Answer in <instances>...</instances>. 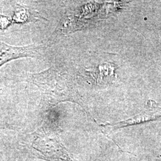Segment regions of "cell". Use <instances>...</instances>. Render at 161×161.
Here are the masks:
<instances>
[{"instance_id":"6da1fadb","label":"cell","mask_w":161,"mask_h":161,"mask_svg":"<svg viewBox=\"0 0 161 161\" xmlns=\"http://www.w3.org/2000/svg\"><path fill=\"white\" fill-rule=\"evenodd\" d=\"M18 81L26 82L36 86L42 101L48 104L53 106L67 101L80 102L73 76L63 68L52 67L38 73L25 72L19 76Z\"/></svg>"},{"instance_id":"7a4b0ae2","label":"cell","mask_w":161,"mask_h":161,"mask_svg":"<svg viewBox=\"0 0 161 161\" xmlns=\"http://www.w3.org/2000/svg\"><path fill=\"white\" fill-rule=\"evenodd\" d=\"M23 144L31 154L41 159L50 161H74L57 136L45 128H41L29 135Z\"/></svg>"},{"instance_id":"3957f363","label":"cell","mask_w":161,"mask_h":161,"mask_svg":"<svg viewBox=\"0 0 161 161\" xmlns=\"http://www.w3.org/2000/svg\"><path fill=\"white\" fill-rule=\"evenodd\" d=\"M44 45L31 44L26 46L15 47L0 41V67L13 60L20 58H40Z\"/></svg>"},{"instance_id":"277c9868","label":"cell","mask_w":161,"mask_h":161,"mask_svg":"<svg viewBox=\"0 0 161 161\" xmlns=\"http://www.w3.org/2000/svg\"><path fill=\"white\" fill-rule=\"evenodd\" d=\"M13 7L14 12L12 18L13 23L24 24L34 22L42 18L44 19L38 12L28 6L16 3Z\"/></svg>"},{"instance_id":"5b68a950","label":"cell","mask_w":161,"mask_h":161,"mask_svg":"<svg viewBox=\"0 0 161 161\" xmlns=\"http://www.w3.org/2000/svg\"><path fill=\"white\" fill-rule=\"evenodd\" d=\"M13 24L12 19L0 14V29L4 31L8 29Z\"/></svg>"},{"instance_id":"8992f818","label":"cell","mask_w":161,"mask_h":161,"mask_svg":"<svg viewBox=\"0 0 161 161\" xmlns=\"http://www.w3.org/2000/svg\"><path fill=\"white\" fill-rule=\"evenodd\" d=\"M9 128V125L8 124H6L5 122H4L3 121L0 120V130L2 129H6Z\"/></svg>"},{"instance_id":"52a82bcc","label":"cell","mask_w":161,"mask_h":161,"mask_svg":"<svg viewBox=\"0 0 161 161\" xmlns=\"http://www.w3.org/2000/svg\"></svg>"}]
</instances>
